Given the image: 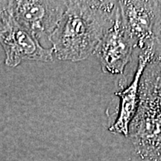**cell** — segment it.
<instances>
[{
    "label": "cell",
    "mask_w": 161,
    "mask_h": 161,
    "mask_svg": "<svg viewBox=\"0 0 161 161\" xmlns=\"http://www.w3.org/2000/svg\"><path fill=\"white\" fill-rule=\"evenodd\" d=\"M117 8L118 1H69L50 37L53 55L72 62L89 58L114 25Z\"/></svg>",
    "instance_id": "cell-1"
},
{
    "label": "cell",
    "mask_w": 161,
    "mask_h": 161,
    "mask_svg": "<svg viewBox=\"0 0 161 161\" xmlns=\"http://www.w3.org/2000/svg\"><path fill=\"white\" fill-rule=\"evenodd\" d=\"M128 137L140 161H161V55H154L141 75Z\"/></svg>",
    "instance_id": "cell-2"
},
{
    "label": "cell",
    "mask_w": 161,
    "mask_h": 161,
    "mask_svg": "<svg viewBox=\"0 0 161 161\" xmlns=\"http://www.w3.org/2000/svg\"><path fill=\"white\" fill-rule=\"evenodd\" d=\"M0 44L5 53V64L8 67H17L25 60H53L52 48L42 46L5 7L0 10Z\"/></svg>",
    "instance_id": "cell-3"
},
{
    "label": "cell",
    "mask_w": 161,
    "mask_h": 161,
    "mask_svg": "<svg viewBox=\"0 0 161 161\" xmlns=\"http://www.w3.org/2000/svg\"><path fill=\"white\" fill-rule=\"evenodd\" d=\"M68 4L69 1L17 0L8 2L5 8L18 23L40 43L43 40L49 41Z\"/></svg>",
    "instance_id": "cell-4"
},
{
    "label": "cell",
    "mask_w": 161,
    "mask_h": 161,
    "mask_svg": "<svg viewBox=\"0 0 161 161\" xmlns=\"http://www.w3.org/2000/svg\"><path fill=\"white\" fill-rule=\"evenodd\" d=\"M136 47L124 25L118 5L115 22L101 39L95 51L102 71L112 75H123Z\"/></svg>",
    "instance_id": "cell-5"
},
{
    "label": "cell",
    "mask_w": 161,
    "mask_h": 161,
    "mask_svg": "<svg viewBox=\"0 0 161 161\" xmlns=\"http://www.w3.org/2000/svg\"><path fill=\"white\" fill-rule=\"evenodd\" d=\"M121 17L126 29L141 52L155 55L154 34L158 1H118Z\"/></svg>",
    "instance_id": "cell-6"
},
{
    "label": "cell",
    "mask_w": 161,
    "mask_h": 161,
    "mask_svg": "<svg viewBox=\"0 0 161 161\" xmlns=\"http://www.w3.org/2000/svg\"><path fill=\"white\" fill-rule=\"evenodd\" d=\"M154 56L151 52H141L134 79L125 89L116 92V95L120 98V105L115 122L108 128L110 132L128 136L130 124L138 108L141 75L147 64Z\"/></svg>",
    "instance_id": "cell-7"
},
{
    "label": "cell",
    "mask_w": 161,
    "mask_h": 161,
    "mask_svg": "<svg viewBox=\"0 0 161 161\" xmlns=\"http://www.w3.org/2000/svg\"><path fill=\"white\" fill-rule=\"evenodd\" d=\"M154 34L157 49V46L161 45V1H158L155 22H154Z\"/></svg>",
    "instance_id": "cell-8"
}]
</instances>
